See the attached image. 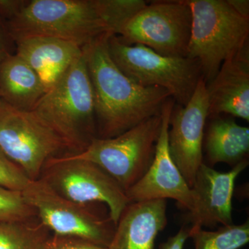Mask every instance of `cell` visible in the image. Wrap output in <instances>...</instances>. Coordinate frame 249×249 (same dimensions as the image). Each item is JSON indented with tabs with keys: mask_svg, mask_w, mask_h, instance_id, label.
<instances>
[{
	"mask_svg": "<svg viewBox=\"0 0 249 249\" xmlns=\"http://www.w3.org/2000/svg\"><path fill=\"white\" fill-rule=\"evenodd\" d=\"M50 236L40 222L0 223V249H45Z\"/></svg>",
	"mask_w": 249,
	"mask_h": 249,
	"instance_id": "ffe728a7",
	"label": "cell"
},
{
	"mask_svg": "<svg viewBox=\"0 0 249 249\" xmlns=\"http://www.w3.org/2000/svg\"><path fill=\"white\" fill-rule=\"evenodd\" d=\"M166 199L131 202L121 214L108 249H155L166 227Z\"/></svg>",
	"mask_w": 249,
	"mask_h": 249,
	"instance_id": "9a60e30c",
	"label": "cell"
},
{
	"mask_svg": "<svg viewBox=\"0 0 249 249\" xmlns=\"http://www.w3.org/2000/svg\"><path fill=\"white\" fill-rule=\"evenodd\" d=\"M40 178L60 196L76 204L106 205L115 226L130 203L125 191L110 175L87 160L66 156L55 157L47 162Z\"/></svg>",
	"mask_w": 249,
	"mask_h": 249,
	"instance_id": "9c48e42d",
	"label": "cell"
},
{
	"mask_svg": "<svg viewBox=\"0 0 249 249\" xmlns=\"http://www.w3.org/2000/svg\"><path fill=\"white\" fill-rule=\"evenodd\" d=\"M209 118V98L202 77L186 106H174L170 119L168 146L174 163L193 187L203 163L204 127Z\"/></svg>",
	"mask_w": 249,
	"mask_h": 249,
	"instance_id": "8fae6325",
	"label": "cell"
},
{
	"mask_svg": "<svg viewBox=\"0 0 249 249\" xmlns=\"http://www.w3.org/2000/svg\"><path fill=\"white\" fill-rule=\"evenodd\" d=\"M46 92L37 73L16 54L0 63V99L11 107L32 111Z\"/></svg>",
	"mask_w": 249,
	"mask_h": 249,
	"instance_id": "e0dca14e",
	"label": "cell"
},
{
	"mask_svg": "<svg viewBox=\"0 0 249 249\" xmlns=\"http://www.w3.org/2000/svg\"><path fill=\"white\" fill-rule=\"evenodd\" d=\"M36 215L22 192L0 186V223L29 221Z\"/></svg>",
	"mask_w": 249,
	"mask_h": 249,
	"instance_id": "44dd1931",
	"label": "cell"
},
{
	"mask_svg": "<svg viewBox=\"0 0 249 249\" xmlns=\"http://www.w3.org/2000/svg\"><path fill=\"white\" fill-rule=\"evenodd\" d=\"M32 111L61 137L67 148L76 153L97 137L92 86L84 48Z\"/></svg>",
	"mask_w": 249,
	"mask_h": 249,
	"instance_id": "3957f363",
	"label": "cell"
},
{
	"mask_svg": "<svg viewBox=\"0 0 249 249\" xmlns=\"http://www.w3.org/2000/svg\"><path fill=\"white\" fill-rule=\"evenodd\" d=\"M31 181L18 165L0 150V186L22 192Z\"/></svg>",
	"mask_w": 249,
	"mask_h": 249,
	"instance_id": "7402d4cb",
	"label": "cell"
},
{
	"mask_svg": "<svg viewBox=\"0 0 249 249\" xmlns=\"http://www.w3.org/2000/svg\"><path fill=\"white\" fill-rule=\"evenodd\" d=\"M161 124V114L149 118L117 137H96L83 151L66 157L97 165L126 192L151 165Z\"/></svg>",
	"mask_w": 249,
	"mask_h": 249,
	"instance_id": "8992f818",
	"label": "cell"
},
{
	"mask_svg": "<svg viewBox=\"0 0 249 249\" xmlns=\"http://www.w3.org/2000/svg\"><path fill=\"white\" fill-rule=\"evenodd\" d=\"M111 58L126 76L143 87L163 88L178 106L191 100L202 75L188 57L165 56L142 45H129L117 36L107 40Z\"/></svg>",
	"mask_w": 249,
	"mask_h": 249,
	"instance_id": "5b68a950",
	"label": "cell"
},
{
	"mask_svg": "<svg viewBox=\"0 0 249 249\" xmlns=\"http://www.w3.org/2000/svg\"><path fill=\"white\" fill-rule=\"evenodd\" d=\"M9 38L10 37L5 29L4 24L0 18V63L11 54L10 53L8 45Z\"/></svg>",
	"mask_w": 249,
	"mask_h": 249,
	"instance_id": "d4e9b609",
	"label": "cell"
},
{
	"mask_svg": "<svg viewBox=\"0 0 249 249\" xmlns=\"http://www.w3.org/2000/svg\"><path fill=\"white\" fill-rule=\"evenodd\" d=\"M248 165L247 159L230 171L220 173L203 163L191 188L194 209L186 213L183 222L191 224L192 227L201 228L232 224V199L235 180Z\"/></svg>",
	"mask_w": 249,
	"mask_h": 249,
	"instance_id": "4fadbf2b",
	"label": "cell"
},
{
	"mask_svg": "<svg viewBox=\"0 0 249 249\" xmlns=\"http://www.w3.org/2000/svg\"><path fill=\"white\" fill-rule=\"evenodd\" d=\"M15 42L16 55L37 73L47 91L83 52V48L79 45L54 37L36 36Z\"/></svg>",
	"mask_w": 249,
	"mask_h": 249,
	"instance_id": "2e32d148",
	"label": "cell"
},
{
	"mask_svg": "<svg viewBox=\"0 0 249 249\" xmlns=\"http://www.w3.org/2000/svg\"><path fill=\"white\" fill-rule=\"evenodd\" d=\"M189 228L183 226L176 235L168 238L160 245V249H183L186 240L189 238Z\"/></svg>",
	"mask_w": 249,
	"mask_h": 249,
	"instance_id": "cb8c5ba5",
	"label": "cell"
},
{
	"mask_svg": "<svg viewBox=\"0 0 249 249\" xmlns=\"http://www.w3.org/2000/svg\"><path fill=\"white\" fill-rule=\"evenodd\" d=\"M175 106L172 98L165 103L153 161L145 175L125 193L130 203L172 199L191 212L195 206L194 194L174 163L168 146L170 119Z\"/></svg>",
	"mask_w": 249,
	"mask_h": 249,
	"instance_id": "7c38bea8",
	"label": "cell"
},
{
	"mask_svg": "<svg viewBox=\"0 0 249 249\" xmlns=\"http://www.w3.org/2000/svg\"><path fill=\"white\" fill-rule=\"evenodd\" d=\"M192 14L188 58L200 67L206 84L226 60L249 45V18L237 13L228 0H186Z\"/></svg>",
	"mask_w": 249,
	"mask_h": 249,
	"instance_id": "277c9868",
	"label": "cell"
},
{
	"mask_svg": "<svg viewBox=\"0 0 249 249\" xmlns=\"http://www.w3.org/2000/svg\"><path fill=\"white\" fill-rule=\"evenodd\" d=\"M189 237L195 249H240L249 242V221L238 225L222 226L213 231L192 227Z\"/></svg>",
	"mask_w": 249,
	"mask_h": 249,
	"instance_id": "d6986e66",
	"label": "cell"
},
{
	"mask_svg": "<svg viewBox=\"0 0 249 249\" xmlns=\"http://www.w3.org/2000/svg\"><path fill=\"white\" fill-rule=\"evenodd\" d=\"M107 36L83 47L92 86L98 138L117 137L142 121L161 114L170 93L129 78L111 58Z\"/></svg>",
	"mask_w": 249,
	"mask_h": 249,
	"instance_id": "6da1fadb",
	"label": "cell"
},
{
	"mask_svg": "<svg viewBox=\"0 0 249 249\" xmlns=\"http://www.w3.org/2000/svg\"><path fill=\"white\" fill-rule=\"evenodd\" d=\"M35 210L41 224L53 235L78 237L102 247H109L116 226L82 206L60 196L42 178L31 181L22 192Z\"/></svg>",
	"mask_w": 249,
	"mask_h": 249,
	"instance_id": "30bf717a",
	"label": "cell"
},
{
	"mask_svg": "<svg viewBox=\"0 0 249 249\" xmlns=\"http://www.w3.org/2000/svg\"><path fill=\"white\" fill-rule=\"evenodd\" d=\"M228 1L237 13L249 18V0H228Z\"/></svg>",
	"mask_w": 249,
	"mask_h": 249,
	"instance_id": "484cf974",
	"label": "cell"
},
{
	"mask_svg": "<svg viewBox=\"0 0 249 249\" xmlns=\"http://www.w3.org/2000/svg\"><path fill=\"white\" fill-rule=\"evenodd\" d=\"M205 139L209 166L226 163L232 167L248 159L249 129L229 118H213Z\"/></svg>",
	"mask_w": 249,
	"mask_h": 249,
	"instance_id": "ac0fdd59",
	"label": "cell"
},
{
	"mask_svg": "<svg viewBox=\"0 0 249 249\" xmlns=\"http://www.w3.org/2000/svg\"><path fill=\"white\" fill-rule=\"evenodd\" d=\"M209 117L229 114L249 121V45L222 64L213 79L206 84Z\"/></svg>",
	"mask_w": 249,
	"mask_h": 249,
	"instance_id": "5bb4252c",
	"label": "cell"
},
{
	"mask_svg": "<svg viewBox=\"0 0 249 249\" xmlns=\"http://www.w3.org/2000/svg\"><path fill=\"white\" fill-rule=\"evenodd\" d=\"M45 249H108L89 242V241L68 237V236L51 235Z\"/></svg>",
	"mask_w": 249,
	"mask_h": 249,
	"instance_id": "603a6c76",
	"label": "cell"
},
{
	"mask_svg": "<svg viewBox=\"0 0 249 249\" xmlns=\"http://www.w3.org/2000/svg\"><path fill=\"white\" fill-rule=\"evenodd\" d=\"M192 14L186 0L147 3L123 26L118 37L165 56L188 57Z\"/></svg>",
	"mask_w": 249,
	"mask_h": 249,
	"instance_id": "ba28073f",
	"label": "cell"
},
{
	"mask_svg": "<svg viewBox=\"0 0 249 249\" xmlns=\"http://www.w3.org/2000/svg\"><path fill=\"white\" fill-rule=\"evenodd\" d=\"M14 42L43 36L70 41L82 48L116 36L107 0H31L4 23Z\"/></svg>",
	"mask_w": 249,
	"mask_h": 249,
	"instance_id": "7a4b0ae2",
	"label": "cell"
},
{
	"mask_svg": "<svg viewBox=\"0 0 249 249\" xmlns=\"http://www.w3.org/2000/svg\"><path fill=\"white\" fill-rule=\"evenodd\" d=\"M65 149L61 137L34 111L0 99V150L31 180L40 178L47 162Z\"/></svg>",
	"mask_w": 249,
	"mask_h": 249,
	"instance_id": "52a82bcc",
	"label": "cell"
}]
</instances>
